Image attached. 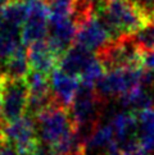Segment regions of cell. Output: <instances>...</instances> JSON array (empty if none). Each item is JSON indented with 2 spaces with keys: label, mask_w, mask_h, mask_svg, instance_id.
Instances as JSON below:
<instances>
[{
  "label": "cell",
  "mask_w": 154,
  "mask_h": 155,
  "mask_svg": "<svg viewBox=\"0 0 154 155\" xmlns=\"http://www.w3.org/2000/svg\"><path fill=\"white\" fill-rule=\"evenodd\" d=\"M96 17L116 38L132 36L146 25V21L127 0H104Z\"/></svg>",
  "instance_id": "1"
},
{
  "label": "cell",
  "mask_w": 154,
  "mask_h": 155,
  "mask_svg": "<svg viewBox=\"0 0 154 155\" xmlns=\"http://www.w3.org/2000/svg\"><path fill=\"white\" fill-rule=\"evenodd\" d=\"M145 72V64L139 67L108 71L103 76V78L98 82L95 91L105 101L109 97H117L119 100L135 87L144 86Z\"/></svg>",
  "instance_id": "2"
},
{
  "label": "cell",
  "mask_w": 154,
  "mask_h": 155,
  "mask_svg": "<svg viewBox=\"0 0 154 155\" xmlns=\"http://www.w3.org/2000/svg\"><path fill=\"white\" fill-rule=\"evenodd\" d=\"M34 119L38 132V140L46 147L55 145L63 137L75 131L69 112L58 105L44 110Z\"/></svg>",
  "instance_id": "3"
},
{
  "label": "cell",
  "mask_w": 154,
  "mask_h": 155,
  "mask_svg": "<svg viewBox=\"0 0 154 155\" xmlns=\"http://www.w3.org/2000/svg\"><path fill=\"white\" fill-rule=\"evenodd\" d=\"M95 57L104 65L107 72L144 65V55L137 50L131 36L116 38L103 50L96 53Z\"/></svg>",
  "instance_id": "4"
},
{
  "label": "cell",
  "mask_w": 154,
  "mask_h": 155,
  "mask_svg": "<svg viewBox=\"0 0 154 155\" xmlns=\"http://www.w3.org/2000/svg\"><path fill=\"white\" fill-rule=\"evenodd\" d=\"M3 141L13 145L18 155H25L37 150L41 146L38 140L35 119L25 114L19 119L3 123Z\"/></svg>",
  "instance_id": "5"
},
{
  "label": "cell",
  "mask_w": 154,
  "mask_h": 155,
  "mask_svg": "<svg viewBox=\"0 0 154 155\" xmlns=\"http://www.w3.org/2000/svg\"><path fill=\"white\" fill-rule=\"evenodd\" d=\"M2 120L10 123L23 117L28 104V87L25 80H9L2 74Z\"/></svg>",
  "instance_id": "6"
},
{
  "label": "cell",
  "mask_w": 154,
  "mask_h": 155,
  "mask_svg": "<svg viewBox=\"0 0 154 155\" xmlns=\"http://www.w3.org/2000/svg\"><path fill=\"white\" fill-rule=\"evenodd\" d=\"M116 37L96 15H90L77 25L75 44L96 54L108 46Z\"/></svg>",
  "instance_id": "7"
},
{
  "label": "cell",
  "mask_w": 154,
  "mask_h": 155,
  "mask_svg": "<svg viewBox=\"0 0 154 155\" xmlns=\"http://www.w3.org/2000/svg\"><path fill=\"white\" fill-rule=\"evenodd\" d=\"M27 7L28 15L21 32V42L23 46L45 41L49 34V10L45 0H30Z\"/></svg>",
  "instance_id": "8"
},
{
  "label": "cell",
  "mask_w": 154,
  "mask_h": 155,
  "mask_svg": "<svg viewBox=\"0 0 154 155\" xmlns=\"http://www.w3.org/2000/svg\"><path fill=\"white\" fill-rule=\"evenodd\" d=\"M77 34V23L71 17L67 19L50 22L46 42L50 50L60 59V57L75 44Z\"/></svg>",
  "instance_id": "9"
},
{
  "label": "cell",
  "mask_w": 154,
  "mask_h": 155,
  "mask_svg": "<svg viewBox=\"0 0 154 155\" xmlns=\"http://www.w3.org/2000/svg\"><path fill=\"white\" fill-rule=\"evenodd\" d=\"M80 88V80L55 68L50 73V90L58 107L69 110Z\"/></svg>",
  "instance_id": "10"
},
{
  "label": "cell",
  "mask_w": 154,
  "mask_h": 155,
  "mask_svg": "<svg viewBox=\"0 0 154 155\" xmlns=\"http://www.w3.org/2000/svg\"><path fill=\"white\" fill-rule=\"evenodd\" d=\"M27 60L30 71L50 76L52 72L58 67V57L49 48L46 40L38 41L28 46L27 49Z\"/></svg>",
  "instance_id": "11"
},
{
  "label": "cell",
  "mask_w": 154,
  "mask_h": 155,
  "mask_svg": "<svg viewBox=\"0 0 154 155\" xmlns=\"http://www.w3.org/2000/svg\"><path fill=\"white\" fill-rule=\"evenodd\" d=\"M94 57L95 54H92L89 50H86V49L73 44L60 57V59L58 60L57 68L60 69L65 74L80 78L81 73L84 72V69L87 67V64L91 62Z\"/></svg>",
  "instance_id": "12"
},
{
  "label": "cell",
  "mask_w": 154,
  "mask_h": 155,
  "mask_svg": "<svg viewBox=\"0 0 154 155\" xmlns=\"http://www.w3.org/2000/svg\"><path fill=\"white\" fill-rule=\"evenodd\" d=\"M116 142L119 147L134 140H137V119L136 114L132 112L118 113L112 120Z\"/></svg>",
  "instance_id": "13"
},
{
  "label": "cell",
  "mask_w": 154,
  "mask_h": 155,
  "mask_svg": "<svg viewBox=\"0 0 154 155\" xmlns=\"http://www.w3.org/2000/svg\"><path fill=\"white\" fill-rule=\"evenodd\" d=\"M30 73V65L27 60V50L21 45L5 60L2 68V74L9 80H25Z\"/></svg>",
  "instance_id": "14"
},
{
  "label": "cell",
  "mask_w": 154,
  "mask_h": 155,
  "mask_svg": "<svg viewBox=\"0 0 154 155\" xmlns=\"http://www.w3.org/2000/svg\"><path fill=\"white\" fill-rule=\"evenodd\" d=\"M21 44L19 28L3 23V27L0 28V72L4 62L15 51Z\"/></svg>",
  "instance_id": "15"
},
{
  "label": "cell",
  "mask_w": 154,
  "mask_h": 155,
  "mask_svg": "<svg viewBox=\"0 0 154 155\" xmlns=\"http://www.w3.org/2000/svg\"><path fill=\"white\" fill-rule=\"evenodd\" d=\"M27 15H28L27 3L8 2V4L0 12V18L3 23L10 27H15V28H19L25 25Z\"/></svg>",
  "instance_id": "16"
},
{
  "label": "cell",
  "mask_w": 154,
  "mask_h": 155,
  "mask_svg": "<svg viewBox=\"0 0 154 155\" xmlns=\"http://www.w3.org/2000/svg\"><path fill=\"white\" fill-rule=\"evenodd\" d=\"M49 10V23L71 18L75 13L77 0H45Z\"/></svg>",
  "instance_id": "17"
},
{
  "label": "cell",
  "mask_w": 154,
  "mask_h": 155,
  "mask_svg": "<svg viewBox=\"0 0 154 155\" xmlns=\"http://www.w3.org/2000/svg\"><path fill=\"white\" fill-rule=\"evenodd\" d=\"M131 37H132V41L135 44V46L137 48V50L142 55L153 53L154 51V22L146 23Z\"/></svg>",
  "instance_id": "18"
},
{
  "label": "cell",
  "mask_w": 154,
  "mask_h": 155,
  "mask_svg": "<svg viewBox=\"0 0 154 155\" xmlns=\"http://www.w3.org/2000/svg\"><path fill=\"white\" fill-rule=\"evenodd\" d=\"M105 68L104 65L99 62L96 57L92 58L91 62L87 64V67L84 69V72L80 76V85L89 87V88H95L98 82L103 78V76L105 74Z\"/></svg>",
  "instance_id": "19"
},
{
  "label": "cell",
  "mask_w": 154,
  "mask_h": 155,
  "mask_svg": "<svg viewBox=\"0 0 154 155\" xmlns=\"http://www.w3.org/2000/svg\"><path fill=\"white\" fill-rule=\"evenodd\" d=\"M116 141L114 137V131L112 124H104L100 126L99 124L95 131L92 132V135L90 137L89 142H87V146L91 147H104V146H109L112 142Z\"/></svg>",
  "instance_id": "20"
},
{
  "label": "cell",
  "mask_w": 154,
  "mask_h": 155,
  "mask_svg": "<svg viewBox=\"0 0 154 155\" xmlns=\"http://www.w3.org/2000/svg\"><path fill=\"white\" fill-rule=\"evenodd\" d=\"M146 23L154 22V0H127Z\"/></svg>",
  "instance_id": "21"
},
{
  "label": "cell",
  "mask_w": 154,
  "mask_h": 155,
  "mask_svg": "<svg viewBox=\"0 0 154 155\" xmlns=\"http://www.w3.org/2000/svg\"><path fill=\"white\" fill-rule=\"evenodd\" d=\"M105 155H122V150H121V147L118 146V143L114 141L107 147V154Z\"/></svg>",
  "instance_id": "22"
},
{
  "label": "cell",
  "mask_w": 154,
  "mask_h": 155,
  "mask_svg": "<svg viewBox=\"0 0 154 155\" xmlns=\"http://www.w3.org/2000/svg\"><path fill=\"white\" fill-rule=\"evenodd\" d=\"M144 64H145V67L148 69L152 71L154 73V51L150 53V54L144 55Z\"/></svg>",
  "instance_id": "23"
},
{
  "label": "cell",
  "mask_w": 154,
  "mask_h": 155,
  "mask_svg": "<svg viewBox=\"0 0 154 155\" xmlns=\"http://www.w3.org/2000/svg\"><path fill=\"white\" fill-rule=\"evenodd\" d=\"M8 2H9V0H0V12H2V9L8 4Z\"/></svg>",
  "instance_id": "24"
},
{
  "label": "cell",
  "mask_w": 154,
  "mask_h": 155,
  "mask_svg": "<svg viewBox=\"0 0 154 155\" xmlns=\"http://www.w3.org/2000/svg\"><path fill=\"white\" fill-rule=\"evenodd\" d=\"M73 155H86V150L85 149H82V150H79L77 153H75Z\"/></svg>",
  "instance_id": "25"
},
{
  "label": "cell",
  "mask_w": 154,
  "mask_h": 155,
  "mask_svg": "<svg viewBox=\"0 0 154 155\" xmlns=\"http://www.w3.org/2000/svg\"><path fill=\"white\" fill-rule=\"evenodd\" d=\"M9 2H17V3H28L30 0H9Z\"/></svg>",
  "instance_id": "26"
},
{
  "label": "cell",
  "mask_w": 154,
  "mask_h": 155,
  "mask_svg": "<svg viewBox=\"0 0 154 155\" xmlns=\"http://www.w3.org/2000/svg\"><path fill=\"white\" fill-rule=\"evenodd\" d=\"M3 27V21H2V18H0V28Z\"/></svg>",
  "instance_id": "27"
}]
</instances>
